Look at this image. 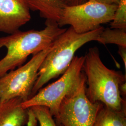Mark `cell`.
<instances>
[{"mask_svg":"<svg viewBox=\"0 0 126 126\" xmlns=\"http://www.w3.org/2000/svg\"><path fill=\"white\" fill-rule=\"evenodd\" d=\"M85 56L83 71L86 77V94L92 102H99L116 111H126V100L120 88L126 75L110 69L103 63L99 49H89Z\"/></svg>","mask_w":126,"mask_h":126,"instance_id":"cell-1","label":"cell"},{"mask_svg":"<svg viewBox=\"0 0 126 126\" xmlns=\"http://www.w3.org/2000/svg\"><path fill=\"white\" fill-rule=\"evenodd\" d=\"M40 31H18L7 36L0 37V48L5 47L7 53L0 60V77L23 65L31 55L36 54L52 45L66 30L58 23L46 21Z\"/></svg>","mask_w":126,"mask_h":126,"instance_id":"cell-2","label":"cell"},{"mask_svg":"<svg viewBox=\"0 0 126 126\" xmlns=\"http://www.w3.org/2000/svg\"><path fill=\"white\" fill-rule=\"evenodd\" d=\"M104 28L101 26L84 34L77 33L71 27L66 29L53 42L41 63L31 97L50 80L62 75L70 65L77 51L87 43L96 41Z\"/></svg>","mask_w":126,"mask_h":126,"instance_id":"cell-3","label":"cell"},{"mask_svg":"<svg viewBox=\"0 0 126 126\" xmlns=\"http://www.w3.org/2000/svg\"><path fill=\"white\" fill-rule=\"evenodd\" d=\"M85 56H75L67 70L57 81L41 88L36 94L22 103L23 108L42 106L49 108L52 115L57 117L63 99L76 88L84 74Z\"/></svg>","mask_w":126,"mask_h":126,"instance_id":"cell-4","label":"cell"},{"mask_svg":"<svg viewBox=\"0 0 126 126\" xmlns=\"http://www.w3.org/2000/svg\"><path fill=\"white\" fill-rule=\"evenodd\" d=\"M117 6L93 0L74 6H65L57 23L61 27L70 25L77 33H86L97 29L101 24L110 23Z\"/></svg>","mask_w":126,"mask_h":126,"instance_id":"cell-5","label":"cell"},{"mask_svg":"<svg viewBox=\"0 0 126 126\" xmlns=\"http://www.w3.org/2000/svg\"><path fill=\"white\" fill-rule=\"evenodd\" d=\"M84 73L78 85L60 105L58 115L55 118L59 126H93L97 113L103 104L93 103L88 99Z\"/></svg>","mask_w":126,"mask_h":126,"instance_id":"cell-6","label":"cell"},{"mask_svg":"<svg viewBox=\"0 0 126 126\" xmlns=\"http://www.w3.org/2000/svg\"><path fill=\"white\" fill-rule=\"evenodd\" d=\"M52 45L33 55L25 64L0 77V101L20 98L25 101L31 97L41 64Z\"/></svg>","mask_w":126,"mask_h":126,"instance_id":"cell-7","label":"cell"},{"mask_svg":"<svg viewBox=\"0 0 126 126\" xmlns=\"http://www.w3.org/2000/svg\"><path fill=\"white\" fill-rule=\"evenodd\" d=\"M30 10L24 0H0V32L19 31L31 20Z\"/></svg>","mask_w":126,"mask_h":126,"instance_id":"cell-8","label":"cell"},{"mask_svg":"<svg viewBox=\"0 0 126 126\" xmlns=\"http://www.w3.org/2000/svg\"><path fill=\"white\" fill-rule=\"evenodd\" d=\"M20 98L0 101V126H23L28 120V109Z\"/></svg>","mask_w":126,"mask_h":126,"instance_id":"cell-9","label":"cell"},{"mask_svg":"<svg viewBox=\"0 0 126 126\" xmlns=\"http://www.w3.org/2000/svg\"><path fill=\"white\" fill-rule=\"evenodd\" d=\"M30 10L38 11L46 21L58 23L65 5L60 0H24Z\"/></svg>","mask_w":126,"mask_h":126,"instance_id":"cell-10","label":"cell"},{"mask_svg":"<svg viewBox=\"0 0 126 126\" xmlns=\"http://www.w3.org/2000/svg\"><path fill=\"white\" fill-rule=\"evenodd\" d=\"M93 126H126V111H116L103 105L95 119Z\"/></svg>","mask_w":126,"mask_h":126,"instance_id":"cell-11","label":"cell"},{"mask_svg":"<svg viewBox=\"0 0 126 126\" xmlns=\"http://www.w3.org/2000/svg\"><path fill=\"white\" fill-rule=\"evenodd\" d=\"M96 41L104 45L114 44L126 48V29L104 28Z\"/></svg>","mask_w":126,"mask_h":126,"instance_id":"cell-12","label":"cell"},{"mask_svg":"<svg viewBox=\"0 0 126 126\" xmlns=\"http://www.w3.org/2000/svg\"><path fill=\"white\" fill-rule=\"evenodd\" d=\"M30 108L32 109L39 126H59L47 107L36 106Z\"/></svg>","mask_w":126,"mask_h":126,"instance_id":"cell-13","label":"cell"},{"mask_svg":"<svg viewBox=\"0 0 126 126\" xmlns=\"http://www.w3.org/2000/svg\"><path fill=\"white\" fill-rule=\"evenodd\" d=\"M110 25L111 28L126 29V0H121L117 5Z\"/></svg>","mask_w":126,"mask_h":126,"instance_id":"cell-14","label":"cell"},{"mask_svg":"<svg viewBox=\"0 0 126 126\" xmlns=\"http://www.w3.org/2000/svg\"><path fill=\"white\" fill-rule=\"evenodd\" d=\"M28 120L26 124L27 126H37V121L32 109L31 108H29L28 109Z\"/></svg>","mask_w":126,"mask_h":126,"instance_id":"cell-15","label":"cell"},{"mask_svg":"<svg viewBox=\"0 0 126 126\" xmlns=\"http://www.w3.org/2000/svg\"><path fill=\"white\" fill-rule=\"evenodd\" d=\"M65 6H74L80 4L86 0H60Z\"/></svg>","mask_w":126,"mask_h":126,"instance_id":"cell-16","label":"cell"},{"mask_svg":"<svg viewBox=\"0 0 126 126\" xmlns=\"http://www.w3.org/2000/svg\"><path fill=\"white\" fill-rule=\"evenodd\" d=\"M118 53L121 56L122 59L124 63L125 70L126 69V48L119 47Z\"/></svg>","mask_w":126,"mask_h":126,"instance_id":"cell-17","label":"cell"},{"mask_svg":"<svg viewBox=\"0 0 126 126\" xmlns=\"http://www.w3.org/2000/svg\"><path fill=\"white\" fill-rule=\"evenodd\" d=\"M104 4L109 5H118L121 0H93Z\"/></svg>","mask_w":126,"mask_h":126,"instance_id":"cell-18","label":"cell"}]
</instances>
